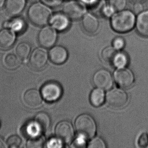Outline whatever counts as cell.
Wrapping results in <instances>:
<instances>
[{
    "label": "cell",
    "instance_id": "obj_2",
    "mask_svg": "<svg viewBox=\"0 0 148 148\" xmlns=\"http://www.w3.org/2000/svg\"><path fill=\"white\" fill-rule=\"evenodd\" d=\"M29 20L35 25L44 26L50 21L51 12L47 6L43 3H34L27 12Z\"/></svg>",
    "mask_w": 148,
    "mask_h": 148
},
{
    "label": "cell",
    "instance_id": "obj_23",
    "mask_svg": "<svg viewBox=\"0 0 148 148\" xmlns=\"http://www.w3.org/2000/svg\"><path fill=\"white\" fill-rule=\"evenodd\" d=\"M32 47L27 42H23L19 43L16 48L17 56L22 60H25L28 58L31 53Z\"/></svg>",
    "mask_w": 148,
    "mask_h": 148
},
{
    "label": "cell",
    "instance_id": "obj_28",
    "mask_svg": "<svg viewBox=\"0 0 148 148\" xmlns=\"http://www.w3.org/2000/svg\"><path fill=\"white\" fill-rule=\"evenodd\" d=\"M110 5L115 11H122L126 5L125 0H110Z\"/></svg>",
    "mask_w": 148,
    "mask_h": 148
},
{
    "label": "cell",
    "instance_id": "obj_12",
    "mask_svg": "<svg viewBox=\"0 0 148 148\" xmlns=\"http://www.w3.org/2000/svg\"><path fill=\"white\" fill-rule=\"evenodd\" d=\"M70 19V18L64 12H57L51 15L49 22L56 31L64 32L69 28Z\"/></svg>",
    "mask_w": 148,
    "mask_h": 148
},
{
    "label": "cell",
    "instance_id": "obj_37",
    "mask_svg": "<svg viewBox=\"0 0 148 148\" xmlns=\"http://www.w3.org/2000/svg\"><path fill=\"white\" fill-rule=\"evenodd\" d=\"M6 3V0H0V9H1L5 5Z\"/></svg>",
    "mask_w": 148,
    "mask_h": 148
},
{
    "label": "cell",
    "instance_id": "obj_6",
    "mask_svg": "<svg viewBox=\"0 0 148 148\" xmlns=\"http://www.w3.org/2000/svg\"><path fill=\"white\" fill-rule=\"evenodd\" d=\"M128 96L122 90L114 89L109 91L106 94V99L107 104L114 108L124 106L128 101Z\"/></svg>",
    "mask_w": 148,
    "mask_h": 148
},
{
    "label": "cell",
    "instance_id": "obj_40",
    "mask_svg": "<svg viewBox=\"0 0 148 148\" xmlns=\"http://www.w3.org/2000/svg\"><path fill=\"white\" fill-rule=\"evenodd\" d=\"M135 2H140L143 0H132Z\"/></svg>",
    "mask_w": 148,
    "mask_h": 148
},
{
    "label": "cell",
    "instance_id": "obj_1",
    "mask_svg": "<svg viewBox=\"0 0 148 148\" xmlns=\"http://www.w3.org/2000/svg\"><path fill=\"white\" fill-rule=\"evenodd\" d=\"M135 14L129 10L118 12L112 16L111 26L115 32L120 33L128 32L136 25Z\"/></svg>",
    "mask_w": 148,
    "mask_h": 148
},
{
    "label": "cell",
    "instance_id": "obj_39",
    "mask_svg": "<svg viewBox=\"0 0 148 148\" xmlns=\"http://www.w3.org/2000/svg\"><path fill=\"white\" fill-rule=\"evenodd\" d=\"M29 2H33V3H35V2H37L39 0H27Z\"/></svg>",
    "mask_w": 148,
    "mask_h": 148
},
{
    "label": "cell",
    "instance_id": "obj_36",
    "mask_svg": "<svg viewBox=\"0 0 148 148\" xmlns=\"http://www.w3.org/2000/svg\"><path fill=\"white\" fill-rule=\"evenodd\" d=\"M8 147L7 143L0 136V148H5Z\"/></svg>",
    "mask_w": 148,
    "mask_h": 148
},
{
    "label": "cell",
    "instance_id": "obj_15",
    "mask_svg": "<svg viewBox=\"0 0 148 148\" xmlns=\"http://www.w3.org/2000/svg\"><path fill=\"white\" fill-rule=\"evenodd\" d=\"M15 32L11 29L5 28L0 31V47L7 49L12 47L16 41Z\"/></svg>",
    "mask_w": 148,
    "mask_h": 148
},
{
    "label": "cell",
    "instance_id": "obj_18",
    "mask_svg": "<svg viewBox=\"0 0 148 148\" xmlns=\"http://www.w3.org/2000/svg\"><path fill=\"white\" fill-rule=\"evenodd\" d=\"M5 28H9L18 34L23 33L27 27L26 22L21 17H15L4 23Z\"/></svg>",
    "mask_w": 148,
    "mask_h": 148
},
{
    "label": "cell",
    "instance_id": "obj_20",
    "mask_svg": "<svg viewBox=\"0 0 148 148\" xmlns=\"http://www.w3.org/2000/svg\"><path fill=\"white\" fill-rule=\"evenodd\" d=\"M34 122L38 126L41 132L47 130L51 125V120L50 116L45 112H38L34 118Z\"/></svg>",
    "mask_w": 148,
    "mask_h": 148
},
{
    "label": "cell",
    "instance_id": "obj_5",
    "mask_svg": "<svg viewBox=\"0 0 148 148\" xmlns=\"http://www.w3.org/2000/svg\"><path fill=\"white\" fill-rule=\"evenodd\" d=\"M57 31L52 27H44L40 31L38 35V41L40 45L45 48L53 47L57 42Z\"/></svg>",
    "mask_w": 148,
    "mask_h": 148
},
{
    "label": "cell",
    "instance_id": "obj_32",
    "mask_svg": "<svg viewBox=\"0 0 148 148\" xmlns=\"http://www.w3.org/2000/svg\"><path fill=\"white\" fill-rule=\"evenodd\" d=\"M137 144L140 148H145L148 146V135L143 133L140 135L138 140Z\"/></svg>",
    "mask_w": 148,
    "mask_h": 148
},
{
    "label": "cell",
    "instance_id": "obj_31",
    "mask_svg": "<svg viewBox=\"0 0 148 148\" xmlns=\"http://www.w3.org/2000/svg\"><path fill=\"white\" fill-rule=\"evenodd\" d=\"M125 45V41L122 37H118L115 38L112 41L113 47L116 50H121Z\"/></svg>",
    "mask_w": 148,
    "mask_h": 148
},
{
    "label": "cell",
    "instance_id": "obj_13",
    "mask_svg": "<svg viewBox=\"0 0 148 148\" xmlns=\"http://www.w3.org/2000/svg\"><path fill=\"white\" fill-rule=\"evenodd\" d=\"M50 60L56 64H61L64 63L68 58V52L64 47L60 45L52 47L49 52Z\"/></svg>",
    "mask_w": 148,
    "mask_h": 148
},
{
    "label": "cell",
    "instance_id": "obj_22",
    "mask_svg": "<svg viewBox=\"0 0 148 148\" xmlns=\"http://www.w3.org/2000/svg\"><path fill=\"white\" fill-rule=\"evenodd\" d=\"M105 99V95L102 89L97 88L92 92L90 95L91 103L95 107H99L103 103Z\"/></svg>",
    "mask_w": 148,
    "mask_h": 148
},
{
    "label": "cell",
    "instance_id": "obj_16",
    "mask_svg": "<svg viewBox=\"0 0 148 148\" xmlns=\"http://www.w3.org/2000/svg\"><path fill=\"white\" fill-rule=\"evenodd\" d=\"M26 4V0H6V10L9 15L16 17L24 11Z\"/></svg>",
    "mask_w": 148,
    "mask_h": 148
},
{
    "label": "cell",
    "instance_id": "obj_17",
    "mask_svg": "<svg viewBox=\"0 0 148 148\" xmlns=\"http://www.w3.org/2000/svg\"><path fill=\"white\" fill-rule=\"evenodd\" d=\"M137 31L139 34L145 37H148V11H143L138 14L136 18Z\"/></svg>",
    "mask_w": 148,
    "mask_h": 148
},
{
    "label": "cell",
    "instance_id": "obj_35",
    "mask_svg": "<svg viewBox=\"0 0 148 148\" xmlns=\"http://www.w3.org/2000/svg\"><path fill=\"white\" fill-rule=\"evenodd\" d=\"M48 147H59L58 145V142L56 141L55 139H51L49 141L47 145Z\"/></svg>",
    "mask_w": 148,
    "mask_h": 148
},
{
    "label": "cell",
    "instance_id": "obj_41",
    "mask_svg": "<svg viewBox=\"0 0 148 148\" xmlns=\"http://www.w3.org/2000/svg\"><path fill=\"white\" fill-rule=\"evenodd\" d=\"M0 125H1V123H0Z\"/></svg>",
    "mask_w": 148,
    "mask_h": 148
},
{
    "label": "cell",
    "instance_id": "obj_38",
    "mask_svg": "<svg viewBox=\"0 0 148 148\" xmlns=\"http://www.w3.org/2000/svg\"><path fill=\"white\" fill-rule=\"evenodd\" d=\"M83 1H84V2H86V3H87V2H92L93 1V0H83Z\"/></svg>",
    "mask_w": 148,
    "mask_h": 148
},
{
    "label": "cell",
    "instance_id": "obj_3",
    "mask_svg": "<svg viewBox=\"0 0 148 148\" xmlns=\"http://www.w3.org/2000/svg\"><path fill=\"white\" fill-rule=\"evenodd\" d=\"M75 125L77 132L84 138H92L96 133V123L92 117L88 114L79 116L75 121Z\"/></svg>",
    "mask_w": 148,
    "mask_h": 148
},
{
    "label": "cell",
    "instance_id": "obj_29",
    "mask_svg": "<svg viewBox=\"0 0 148 148\" xmlns=\"http://www.w3.org/2000/svg\"><path fill=\"white\" fill-rule=\"evenodd\" d=\"M106 145L104 141L99 137H96L92 139L89 143L87 147L89 148H104Z\"/></svg>",
    "mask_w": 148,
    "mask_h": 148
},
{
    "label": "cell",
    "instance_id": "obj_34",
    "mask_svg": "<svg viewBox=\"0 0 148 148\" xmlns=\"http://www.w3.org/2000/svg\"><path fill=\"white\" fill-rule=\"evenodd\" d=\"M143 11V7L140 2H135L133 7V12L138 14Z\"/></svg>",
    "mask_w": 148,
    "mask_h": 148
},
{
    "label": "cell",
    "instance_id": "obj_14",
    "mask_svg": "<svg viewBox=\"0 0 148 148\" xmlns=\"http://www.w3.org/2000/svg\"><path fill=\"white\" fill-rule=\"evenodd\" d=\"M25 103L30 107H37L42 103L43 98L41 93L37 89H31L25 92L23 97Z\"/></svg>",
    "mask_w": 148,
    "mask_h": 148
},
{
    "label": "cell",
    "instance_id": "obj_21",
    "mask_svg": "<svg viewBox=\"0 0 148 148\" xmlns=\"http://www.w3.org/2000/svg\"><path fill=\"white\" fill-rule=\"evenodd\" d=\"M119 53V52L117 51V50L113 47H108L102 51L101 57L106 63L115 66L118 57Z\"/></svg>",
    "mask_w": 148,
    "mask_h": 148
},
{
    "label": "cell",
    "instance_id": "obj_11",
    "mask_svg": "<svg viewBox=\"0 0 148 148\" xmlns=\"http://www.w3.org/2000/svg\"><path fill=\"white\" fill-rule=\"evenodd\" d=\"M114 79L116 84L123 88L130 87L134 81V77L131 71L125 68L118 69L114 73Z\"/></svg>",
    "mask_w": 148,
    "mask_h": 148
},
{
    "label": "cell",
    "instance_id": "obj_9",
    "mask_svg": "<svg viewBox=\"0 0 148 148\" xmlns=\"http://www.w3.org/2000/svg\"><path fill=\"white\" fill-rule=\"evenodd\" d=\"M92 80L97 88L103 90L110 89L113 84V79L110 73L103 69L97 71L94 74Z\"/></svg>",
    "mask_w": 148,
    "mask_h": 148
},
{
    "label": "cell",
    "instance_id": "obj_24",
    "mask_svg": "<svg viewBox=\"0 0 148 148\" xmlns=\"http://www.w3.org/2000/svg\"><path fill=\"white\" fill-rule=\"evenodd\" d=\"M19 58L12 53L7 54L4 59V64L8 69L13 70L18 68L20 65Z\"/></svg>",
    "mask_w": 148,
    "mask_h": 148
},
{
    "label": "cell",
    "instance_id": "obj_26",
    "mask_svg": "<svg viewBox=\"0 0 148 148\" xmlns=\"http://www.w3.org/2000/svg\"><path fill=\"white\" fill-rule=\"evenodd\" d=\"M26 127V133L31 137L39 136V134L41 132L34 122L29 123Z\"/></svg>",
    "mask_w": 148,
    "mask_h": 148
},
{
    "label": "cell",
    "instance_id": "obj_7",
    "mask_svg": "<svg viewBox=\"0 0 148 148\" xmlns=\"http://www.w3.org/2000/svg\"><path fill=\"white\" fill-rule=\"evenodd\" d=\"M55 132L58 139L64 143H71L74 136L72 125L67 121L59 122L55 127Z\"/></svg>",
    "mask_w": 148,
    "mask_h": 148
},
{
    "label": "cell",
    "instance_id": "obj_4",
    "mask_svg": "<svg viewBox=\"0 0 148 148\" xmlns=\"http://www.w3.org/2000/svg\"><path fill=\"white\" fill-rule=\"evenodd\" d=\"M61 86L55 81H49L44 84L41 88L40 93L42 98L48 102H55L62 96Z\"/></svg>",
    "mask_w": 148,
    "mask_h": 148
},
{
    "label": "cell",
    "instance_id": "obj_10",
    "mask_svg": "<svg viewBox=\"0 0 148 148\" xmlns=\"http://www.w3.org/2000/svg\"><path fill=\"white\" fill-rule=\"evenodd\" d=\"M48 60V54L43 48L35 49L32 53L29 60V64L33 69L41 70L45 67Z\"/></svg>",
    "mask_w": 148,
    "mask_h": 148
},
{
    "label": "cell",
    "instance_id": "obj_25",
    "mask_svg": "<svg viewBox=\"0 0 148 148\" xmlns=\"http://www.w3.org/2000/svg\"><path fill=\"white\" fill-rule=\"evenodd\" d=\"M45 138L40 136L31 137L27 143V147L28 148H40L45 145Z\"/></svg>",
    "mask_w": 148,
    "mask_h": 148
},
{
    "label": "cell",
    "instance_id": "obj_33",
    "mask_svg": "<svg viewBox=\"0 0 148 148\" xmlns=\"http://www.w3.org/2000/svg\"><path fill=\"white\" fill-rule=\"evenodd\" d=\"M63 0H42L43 3L49 7L55 8L62 4Z\"/></svg>",
    "mask_w": 148,
    "mask_h": 148
},
{
    "label": "cell",
    "instance_id": "obj_8",
    "mask_svg": "<svg viewBox=\"0 0 148 148\" xmlns=\"http://www.w3.org/2000/svg\"><path fill=\"white\" fill-rule=\"evenodd\" d=\"M63 10L65 14L73 20L83 18L86 11L83 4L76 1H70L66 2L64 5Z\"/></svg>",
    "mask_w": 148,
    "mask_h": 148
},
{
    "label": "cell",
    "instance_id": "obj_19",
    "mask_svg": "<svg viewBox=\"0 0 148 148\" xmlns=\"http://www.w3.org/2000/svg\"><path fill=\"white\" fill-rule=\"evenodd\" d=\"M82 24L84 30L90 34L95 33L98 29L99 22L97 18L91 14H86L83 16Z\"/></svg>",
    "mask_w": 148,
    "mask_h": 148
},
{
    "label": "cell",
    "instance_id": "obj_27",
    "mask_svg": "<svg viewBox=\"0 0 148 148\" xmlns=\"http://www.w3.org/2000/svg\"><path fill=\"white\" fill-rule=\"evenodd\" d=\"M22 140L21 138L18 135H13L8 138L7 144L10 148H18L22 144Z\"/></svg>",
    "mask_w": 148,
    "mask_h": 148
},
{
    "label": "cell",
    "instance_id": "obj_30",
    "mask_svg": "<svg viewBox=\"0 0 148 148\" xmlns=\"http://www.w3.org/2000/svg\"><path fill=\"white\" fill-rule=\"evenodd\" d=\"M127 62H128V59L125 54L123 53L119 52L118 57L115 64V66L121 68L126 65Z\"/></svg>",
    "mask_w": 148,
    "mask_h": 148
}]
</instances>
